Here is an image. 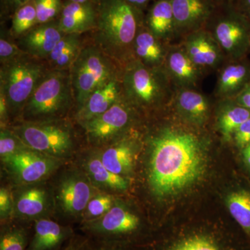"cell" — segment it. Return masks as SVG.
Masks as SVG:
<instances>
[{
    "mask_svg": "<svg viewBox=\"0 0 250 250\" xmlns=\"http://www.w3.org/2000/svg\"><path fill=\"white\" fill-rule=\"evenodd\" d=\"M218 6H229L233 5L236 0H214Z\"/></svg>",
    "mask_w": 250,
    "mask_h": 250,
    "instance_id": "obj_45",
    "label": "cell"
},
{
    "mask_svg": "<svg viewBox=\"0 0 250 250\" xmlns=\"http://www.w3.org/2000/svg\"><path fill=\"white\" fill-rule=\"evenodd\" d=\"M232 139L237 147L243 149L250 143V118L240 125L233 133Z\"/></svg>",
    "mask_w": 250,
    "mask_h": 250,
    "instance_id": "obj_37",
    "label": "cell"
},
{
    "mask_svg": "<svg viewBox=\"0 0 250 250\" xmlns=\"http://www.w3.org/2000/svg\"><path fill=\"white\" fill-rule=\"evenodd\" d=\"M167 250H223L214 238L208 235L195 234L180 238Z\"/></svg>",
    "mask_w": 250,
    "mask_h": 250,
    "instance_id": "obj_31",
    "label": "cell"
},
{
    "mask_svg": "<svg viewBox=\"0 0 250 250\" xmlns=\"http://www.w3.org/2000/svg\"><path fill=\"white\" fill-rule=\"evenodd\" d=\"M135 110L122 97L108 111L82 125L93 142H108L126 131L132 123Z\"/></svg>",
    "mask_w": 250,
    "mask_h": 250,
    "instance_id": "obj_9",
    "label": "cell"
},
{
    "mask_svg": "<svg viewBox=\"0 0 250 250\" xmlns=\"http://www.w3.org/2000/svg\"><path fill=\"white\" fill-rule=\"evenodd\" d=\"M179 43L185 36L204 29L218 6L214 0H171Z\"/></svg>",
    "mask_w": 250,
    "mask_h": 250,
    "instance_id": "obj_11",
    "label": "cell"
},
{
    "mask_svg": "<svg viewBox=\"0 0 250 250\" xmlns=\"http://www.w3.org/2000/svg\"><path fill=\"white\" fill-rule=\"evenodd\" d=\"M134 143L127 140L117 141L106 148L100 160L108 170L118 175L129 174L134 163Z\"/></svg>",
    "mask_w": 250,
    "mask_h": 250,
    "instance_id": "obj_23",
    "label": "cell"
},
{
    "mask_svg": "<svg viewBox=\"0 0 250 250\" xmlns=\"http://www.w3.org/2000/svg\"><path fill=\"white\" fill-rule=\"evenodd\" d=\"M164 67L177 89H198L206 76L180 43L169 46Z\"/></svg>",
    "mask_w": 250,
    "mask_h": 250,
    "instance_id": "obj_13",
    "label": "cell"
},
{
    "mask_svg": "<svg viewBox=\"0 0 250 250\" xmlns=\"http://www.w3.org/2000/svg\"><path fill=\"white\" fill-rule=\"evenodd\" d=\"M88 174L93 182L107 188L116 190H125L127 188L128 183L121 175L108 170L100 159H91L87 164Z\"/></svg>",
    "mask_w": 250,
    "mask_h": 250,
    "instance_id": "obj_29",
    "label": "cell"
},
{
    "mask_svg": "<svg viewBox=\"0 0 250 250\" xmlns=\"http://www.w3.org/2000/svg\"><path fill=\"white\" fill-rule=\"evenodd\" d=\"M32 1L33 0H6V2L16 11L21 6H24V5L27 4Z\"/></svg>",
    "mask_w": 250,
    "mask_h": 250,
    "instance_id": "obj_42",
    "label": "cell"
},
{
    "mask_svg": "<svg viewBox=\"0 0 250 250\" xmlns=\"http://www.w3.org/2000/svg\"><path fill=\"white\" fill-rule=\"evenodd\" d=\"M242 12L250 16V0H242Z\"/></svg>",
    "mask_w": 250,
    "mask_h": 250,
    "instance_id": "obj_44",
    "label": "cell"
},
{
    "mask_svg": "<svg viewBox=\"0 0 250 250\" xmlns=\"http://www.w3.org/2000/svg\"><path fill=\"white\" fill-rule=\"evenodd\" d=\"M81 34H65L46 59L50 70H70L83 47Z\"/></svg>",
    "mask_w": 250,
    "mask_h": 250,
    "instance_id": "obj_24",
    "label": "cell"
},
{
    "mask_svg": "<svg viewBox=\"0 0 250 250\" xmlns=\"http://www.w3.org/2000/svg\"><path fill=\"white\" fill-rule=\"evenodd\" d=\"M47 205V193L40 188H31L23 191L16 202L20 215L34 217L41 214Z\"/></svg>",
    "mask_w": 250,
    "mask_h": 250,
    "instance_id": "obj_28",
    "label": "cell"
},
{
    "mask_svg": "<svg viewBox=\"0 0 250 250\" xmlns=\"http://www.w3.org/2000/svg\"><path fill=\"white\" fill-rule=\"evenodd\" d=\"M54 122H24L12 130L30 149L52 157H60L70 152L73 141L70 130Z\"/></svg>",
    "mask_w": 250,
    "mask_h": 250,
    "instance_id": "obj_8",
    "label": "cell"
},
{
    "mask_svg": "<svg viewBox=\"0 0 250 250\" xmlns=\"http://www.w3.org/2000/svg\"><path fill=\"white\" fill-rule=\"evenodd\" d=\"M10 113L7 100L4 93L0 90V119L1 125H4L9 118Z\"/></svg>",
    "mask_w": 250,
    "mask_h": 250,
    "instance_id": "obj_40",
    "label": "cell"
},
{
    "mask_svg": "<svg viewBox=\"0 0 250 250\" xmlns=\"http://www.w3.org/2000/svg\"><path fill=\"white\" fill-rule=\"evenodd\" d=\"M170 45L154 35L143 22L135 38L134 59L149 67H164Z\"/></svg>",
    "mask_w": 250,
    "mask_h": 250,
    "instance_id": "obj_18",
    "label": "cell"
},
{
    "mask_svg": "<svg viewBox=\"0 0 250 250\" xmlns=\"http://www.w3.org/2000/svg\"><path fill=\"white\" fill-rule=\"evenodd\" d=\"M50 70L47 62L27 54L0 67V90L7 100L10 113H22L34 90Z\"/></svg>",
    "mask_w": 250,
    "mask_h": 250,
    "instance_id": "obj_6",
    "label": "cell"
},
{
    "mask_svg": "<svg viewBox=\"0 0 250 250\" xmlns=\"http://www.w3.org/2000/svg\"><path fill=\"white\" fill-rule=\"evenodd\" d=\"M172 105L181 118L195 126L205 124L211 109L210 99L199 89H177Z\"/></svg>",
    "mask_w": 250,
    "mask_h": 250,
    "instance_id": "obj_16",
    "label": "cell"
},
{
    "mask_svg": "<svg viewBox=\"0 0 250 250\" xmlns=\"http://www.w3.org/2000/svg\"><path fill=\"white\" fill-rule=\"evenodd\" d=\"M65 35L58 22L38 24L18 39V45L23 52L35 58L46 61L49 54Z\"/></svg>",
    "mask_w": 250,
    "mask_h": 250,
    "instance_id": "obj_14",
    "label": "cell"
},
{
    "mask_svg": "<svg viewBox=\"0 0 250 250\" xmlns=\"http://www.w3.org/2000/svg\"><path fill=\"white\" fill-rule=\"evenodd\" d=\"M217 126L224 139H232L237 128L250 118V110L241 106L235 99H220L217 109Z\"/></svg>",
    "mask_w": 250,
    "mask_h": 250,
    "instance_id": "obj_22",
    "label": "cell"
},
{
    "mask_svg": "<svg viewBox=\"0 0 250 250\" xmlns=\"http://www.w3.org/2000/svg\"><path fill=\"white\" fill-rule=\"evenodd\" d=\"M36 25L37 16L32 1L15 11L10 34L13 39L18 40Z\"/></svg>",
    "mask_w": 250,
    "mask_h": 250,
    "instance_id": "obj_30",
    "label": "cell"
},
{
    "mask_svg": "<svg viewBox=\"0 0 250 250\" xmlns=\"http://www.w3.org/2000/svg\"><path fill=\"white\" fill-rule=\"evenodd\" d=\"M139 218L120 206L112 207L99 222L98 229L108 234H124L137 229Z\"/></svg>",
    "mask_w": 250,
    "mask_h": 250,
    "instance_id": "obj_25",
    "label": "cell"
},
{
    "mask_svg": "<svg viewBox=\"0 0 250 250\" xmlns=\"http://www.w3.org/2000/svg\"><path fill=\"white\" fill-rule=\"evenodd\" d=\"M90 0H68V1L70 2H76V3H85L88 2Z\"/></svg>",
    "mask_w": 250,
    "mask_h": 250,
    "instance_id": "obj_46",
    "label": "cell"
},
{
    "mask_svg": "<svg viewBox=\"0 0 250 250\" xmlns=\"http://www.w3.org/2000/svg\"><path fill=\"white\" fill-rule=\"evenodd\" d=\"M26 235L20 229H11L3 233L0 240V250H24Z\"/></svg>",
    "mask_w": 250,
    "mask_h": 250,
    "instance_id": "obj_34",
    "label": "cell"
},
{
    "mask_svg": "<svg viewBox=\"0 0 250 250\" xmlns=\"http://www.w3.org/2000/svg\"><path fill=\"white\" fill-rule=\"evenodd\" d=\"M154 35L167 45L179 43L175 20L171 0H157L152 5L144 21Z\"/></svg>",
    "mask_w": 250,
    "mask_h": 250,
    "instance_id": "obj_20",
    "label": "cell"
},
{
    "mask_svg": "<svg viewBox=\"0 0 250 250\" xmlns=\"http://www.w3.org/2000/svg\"><path fill=\"white\" fill-rule=\"evenodd\" d=\"M148 181L158 198L177 195L196 183L206 167L207 139L182 125H163L148 138Z\"/></svg>",
    "mask_w": 250,
    "mask_h": 250,
    "instance_id": "obj_1",
    "label": "cell"
},
{
    "mask_svg": "<svg viewBox=\"0 0 250 250\" xmlns=\"http://www.w3.org/2000/svg\"><path fill=\"white\" fill-rule=\"evenodd\" d=\"M122 69L93 43L83 45L70 68L77 111L95 90L121 76Z\"/></svg>",
    "mask_w": 250,
    "mask_h": 250,
    "instance_id": "obj_5",
    "label": "cell"
},
{
    "mask_svg": "<svg viewBox=\"0 0 250 250\" xmlns=\"http://www.w3.org/2000/svg\"><path fill=\"white\" fill-rule=\"evenodd\" d=\"M113 207V198L111 195L101 194L92 198L87 205V216L90 218H102Z\"/></svg>",
    "mask_w": 250,
    "mask_h": 250,
    "instance_id": "obj_35",
    "label": "cell"
},
{
    "mask_svg": "<svg viewBox=\"0 0 250 250\" xmlns=\"http://www.w3.org/2000/svg\"><path fill=\"white\" fill-rule=\"evenodd\" d=\"M250 81V62L246 59L226 61L217 72L214 95L220 99H234Z\"/></svg>",
    "mask_w": 250,
    "mask_h": 250,
    "instance_id": "obj_15",
    "label": "cell"
},
{
    "mask_svg": "<svg viewBox=\"0 0 250 250\" xmlns=\"http://www.w3.org/2000/svg\"><path fill=\"white\" fill-rule=\"evenodd\" d=\"M97 10L89 1L70 2L64 5L61 12L59 25L65 34H82L96 27Z\"/></svg>",
    "mask_w": 250,
    "mask_h": 250,
    "instance_id": "obj_19",
    "label": "cell"
},
{
    "mask_svg": "<svg viewBox=\"0 0 250 250\" xmlns=\"http://www.w3.org/2000/svg\"><path fill=\"white\" fill-rule=\"evenodd\" d=\"M235 100L241 105L250 110V81L244 89L234 98Z\"/></svg>",
    "mask_w": 250,
    "mask_h": 250,
    "instance_id": "obj_39",
    "label": "cell"
},
{
    "mask_svg": "<svg viewBox=\"0 0 250 250\" xmlns=\"http://www.w3.org/2000/svg\"><path fill=\"white\" fill-rule=\"evenodd\" d=\"M143 22L141 11L125 0H101L93 42L123 69L134 59L135 38Z\"/></svg>",
    "mask_w": 250,
    "mask_h": 250,
    "instance_id": "obj_2",
    "label": "cell"
},
{
    "mask_svg": "<svg viewBox=\"0 0 250 250\" xmlns=\"http://www.w3.org/2000/svg\"><path fill=\"white\" fill-rule=\"evenodd\" d=\"M243 155L245 162L246 163L247 165L249 166L250 168V143L246 147L243 148Z\"/></svg>",
    "mask_w": 250,
    "mask_h": 250,
    "instance_id": "obj_43",
    "label": "cell"
},
{
    "mask_svg": "<svg viewBox=\"0 0 250 250\" xmlns=\"http://www.w3.org/2000/svg\"></svg>",
    "mask_w": 250,
    "mask_h": 250,
    "instance_id": "obj_47",
    "label": "cell"
},
{
    "mask_svg": "<svg viewBox=\"0 0 250 250\" xmlns=\"http://www.w3.org/2000/svg\"><path fill=\"white\" fill-rule=\"evenodd\" d=\"M12 37L1 33L0 37V62L1 65L8 63L26 54L21 47L13 41Z\"/></svg>",
    "mask_w": 250,
    "mask_h": 250,
    "instance_id": "obj_36",
    "label": "cell"
},
{
    "mask_svg": "<svg viewBox=\"0 0 250 250\" xmlns=\"http://www.w3.org/2000/svg\"><path fill=\"white\" fill-rule=\"evenodd\" d=\"M75 103L70 70H49L23 108L24 122L55 121Z\"/></svg>",
    "mask_w": 250,
    "mask_h": 250,
    "instance_id": "obj_4",
    "label": "cell"
},
{
    "mask_svg": "<svg viewBox=\"0 0 250 250\" xmlns=\"http://www.w3.org/2000/svg\"><path fill=\"white\" fill-rule=\"evenodd\" d=\"M14 207L12 196L9 190L4 188L0 190V215L1 218L9 216L12 212Z\"/></svg>",
    "mask_w": 250,
    "mask_h": 250,
    "instance_id": "obj_38",
    "label": "cell"
},
{
    "mask_svg": "<svg viewBox=\"0 0 250 250\" xmlns=\"http://www.w3.org/2000/svg\"><path fill=\"white\" fill-rule=\"evenodd\" d=\"M64 234L63 229L59 224L48 219H41L36 223L35 234L30 250L52 249L60 243Z\"/></svg>",
    "mask_w": 250,
    "mask_h": 250,
    "instance_id": "obj_26",
    "label": "cell"
},
{
    "mask_svg": "<svg viewBox=\"0 0 250 250\" xmlns=\"http://www.w3.org/2000/svg\"><path fill=\"white\" fill-rule=\"evenodd\" d=\"M227 205L230 214L250 236V190L243 188L231 192Z\"/></svg>",
    "mask_w": 250,
    "mask_h": 250,
    "instance_id": "obj_27",
    "label": "cell"
},
{
    "mask_svg": "<svg viewBox=\"0 0 250 250\" xmlns=\"http://www.w3.org/2000/svg\"><path fill=\"white\" fill-rule=\"evenodd\" d=\"M27 147L12 129L1 128L0 134V155L2 160Z\"/></svg>",
    "mask_w": 250,
    "mask_h": 250,
    "instance_id": "obj_32",
    "label": "cell"
},
{
    "mask_svg": "<svg viewBox=\"0 0 250 250\" xmlns=\"http://www.w3.org/2000/svg\"><path fill=\"white\" fill-rule=\"evenodd\" d=\"M16 178L24 183H34L45 178L58 166L57 158L29 147L3 160Z\"/></svg>",
    "mask_w": 250,
    "mask_h": 250,
    "instance_id": "obj_12",
    "label": "cell"
},
{
    "mask_svg": "<svg viewBox=\"0 0 250 250\" xmlns=\"http://www.w3.org/2000/svg\"><path fill=\"white\" fill-rule=\"evenodd\" d=\"M123 97L121 77L110 81L90 95L83 106L77 111L76 118L81 125L103 114Z\"/></svg>",
    "mask_w": 250,
    "mask_h": 250,
    "instance_id": "obj_17",
    "label": "cell"
},
{
    "mask_svg": "<svg viewBox=\"0 0 250 250\" xmlns=\"http://www.w3.org/2000/svg\"><path fill=\"white\" fill-rule=\"evenodd\" d=\"M35 5L38 24L53 21L59 12H62L61 0H33Z\"/></svg>",
    "mask_w": 250,
    "mask_h": 250,
    "instance_id": "obj_33",
    "label": "cell"
},
{
    "mask_svg": "<svg viewBox=\"0 0 250 250\" xmlns=\"http://www.w3.org/2000/svg\"><path fill=\"white\" fill-rule=\"evenodd\" d=\"M92 194L90 184L85 179L74 176L62 181L59 188L58 199L65 213L77 215L86 208Z\"/></svg>",
    "mask_w": 250,
    "mask_h": 250,
    "instance_id": "obj_21",
    "label": "cell"
},
{
    "mask_svg": "<svg viewBox=\"0 0 250 250\" xmlns=\"http://www.w3.org/2000/svg\"><path fill=\"white\" fill-rule=\"evenodd\" d=\"M226 57L227 61L244 59L250 49V23L233 5L218 6L206 26Z\"/></svg>",
    "mask_w": 250,
    "mask_h": 250,
    "instance_id": "obj_7",
    "label": "cell"
},
{
    "mask_svg": "<svg viewBox=\"0 0 250 250\" xmlns=\"http://www.w3.org/2000/svg\"><path fill=\"white\" fill-rule=\"evenodd\" d=\"M179 43L205 75L218 72L226 62L221 47L206 28L185 36Z\"/></svg>",
    "mask_w": 250,
    "mask_h": 250,
    "instance_id": "obj_10",
    "label": "cell"
},
{
    "mask_svg": "<svg viewBox=\"0 0 250 250\" xmlns=\"http://www.w3.org/2000/svg\"><path fill=\"white\" fill-rule=\"evenodd\" d=\"M122 93L135 111L172 104L177 88L164 67L152 68L132 59L122 69Z\"/></svg>",
    "mask_w": 250,
    "mask_h": 250,
    "instance_id": "obj_3",
    "label": "cell"
},
{
    "mask_svg": "<svg viewBox=\"0 0 250 250\" xmlns=\"http://www.w3.org/2000/svg\"><path fill=\"white\" fill-rule=\"evenodd\" d=\"M125 1L135 9L142 11V10L145 9L147 5L150 2L151 0H125Z\"/></svg>",
    "mask_w": 250,
    "mask_h": 250,
    "instance_id": "obj_41",
    "label": "cell"
}]
</instances>
